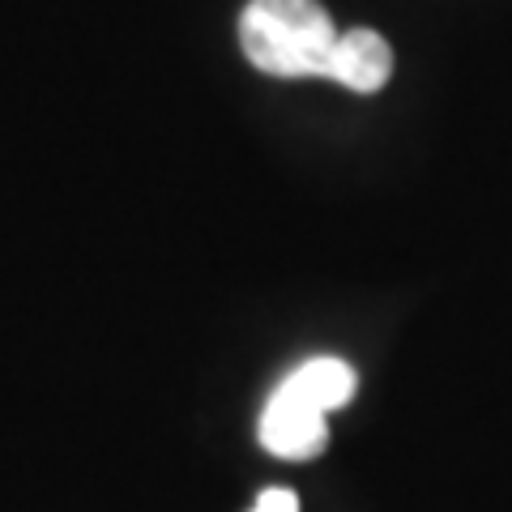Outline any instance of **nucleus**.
I'll return each mask as SVG.
<instances>
[{
	"label": "nucleus",
	"instance_id": "nucleus-1",
	"mask_svg": "<svg viewBox=\"0 0 512 512\" xmlns=\"http://www.w3.org/2000/svg\"><path fill=\"white\" fill-rule=\"evenodd\" d=\"M359 389L355 367L342 359H308L286 376L274 397L261 410L256 436H261L265 453H274L282 461H308L325 453L329 440V410H342Z\"/></svg>",
	"mask_w": 512,
	"mask_h": 512
},
{
	"label": "nucleus",
	"instance_id": "nucleus-2",
	"mask_svg": "<svg viewBox=\"0 0 512 512\" xmlns=\"http://www.w3.org/2000/svg\"><path fill=\"white\" fill-rule=\"evenodd\" d=\"M239 47L269 77H329L338 26L316 0H248Z\"/></svg>",
	"mask_w": 512,
	"mask_h": 512
},
{
	"label": "nucleus",
	"instance_id": "nucleus-3",
	"mask_svg": "<svg viewBox=\"0 0 512 512\" xmlns=\"http://www.w3.org/2000/svg\"><path fill=\"white\" fill-rule=\"evenodd\" d=\"M393 77V47L376 30H342L329 60V82H338L355 94H376Z\"/></svg>",
	"mask_w": 512,
	"mask_h": 512
},
{
	"label": "nucleus",
	"instance_id": "nucleus-4",
	"mask_svg": "<svg viewBox=\"0 0 512 512\" xmlns=\"http://www.w3.org/2000/svg\"><path fill=\"white\" fill-rule=\"evenodd\" d=\"M248 512H299V495L286 487H265Z\"/></svg>",
	"mask_w": 512,
	"mask_h": 512
}]
</instances>
